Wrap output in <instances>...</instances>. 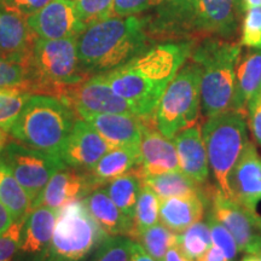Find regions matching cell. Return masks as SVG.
I'll return each instance as SVG.
<instances>
[{
  "instance_id": "1",
  "label": "cell",
  "mask_w": 261,
  "mask_h": 261,
  "mask_svg": "<svg viewBox=\"0 0 261 261\" xmlns=\"http://www.w3.org/2000/svg\"><path fill=\"white\" fill-rule=\"evenodd\" d=\"M192 50L191 42L159 44L102 74L114 92L137 107L140 115L152 116L163 92Z\"/></svg>"
},
{
  "instance_id": "2",
  "label": "cell",
  "mask_w": 261,
  "mask_h": 261,
  "mask_svg": "<svg viewBox=\"0 0 261 261\" xmlns=\"http://www.w3.org/2000/svg\"><path fill=\"white\" fill-rule=\"evenodd\" d=\"M148 44L146 22L138 15L100 19L86 27L76 39L81 68L89 75L121 67L144 52Z\"/></svg>"
},
{
  "instance_id": "3",
  "label": "cell",
  "mask_w": 261,
  "mask_h": 261,
  "mask_svg": "<svg viewBox=\"0 0 261 261\" xmlns=\"http://www.w3.org/2000/svg\"><path fill=\"white\" fill-rule=\"evenodd\" d=\"M75 115L74 110L60 98L32 94L10 135L22 144L60 156L76 121Z\"/></svg>"
},
{
  "instance_id": "4",
  "label": "cell",
  "mask_w": 261,
  "mask_h": 261,
  "mask_svg": "<svg viewBox=\"0 0 261 261\" xmlns=\"http://www.w3.org/2000/svg\"><path fill=\"white\" fill-rule=\"evenodd\" d=\"M190 58L201 67V110L203 115L208 119L230 110L241 45L210 39L192 50Z\"/></svg>"
},
{
  "instance_id": "5",
  "label": "cell",
  "mask_w": 261,
  "mask_h": 261,
  "mask_svg": "<svg viewBox=\"0 0 261 261\" xmlns=\"http://www.w3.org/2000/svg\"><path fill=\"white\" fill-rule=\"evenodd\" d=\"M76 39L37 38L27 65L29 93L38 92L58 98L67 87L91 76L81 68Z\"/></svg>"
},
{
  "instance_id": "6",
  "label": "cell",
  "mask_w": 261,
  "mask_h": 261,
  "mask_svg": "<svg viewBox=\"0 0 261 261\" xmlns=\"http://www.w3.org/2000/svg\"><path fill=\"white\" fill-rule=\"evenodd\" d=\"M201 67L190 61L179 69L154 113L155 125L173 139L181 130L197 125L201 113Z\"/></svg>"
},
{
  "instance_id": "7",
  "label": "cell",
  "mask_w": 261,
  "mask_h": 261,
  "mask_svg": "<svg viewBox=\"0 0 261 261\" xmlns=\"http://www.w3.org/2000/svg\"><path fill=\"white\" fill-rule=\"evenodd\" d=\"M246 115L236 110H227L208 117L202 127L210 169L218 188L230 197L227 179L248 142Z\"/></svg>"
},
{
  "instance_id": "8",
  "label": "cell",
  "mask_w": 261,
  "mask_h": 261,
  "mask_svg": "<svg viewBox=\"0 0 261 261\" xmlns=\"http://www.w3.org/2000/svg\"><path fill=\"white\" fill-rule=\"evenodd\" d=\"M107 234L94 223L83 201L57 212L54 234L42 261H86Z\"/></svg>"
},
{
  "instance_id": "9",
  "label": "cell",
  "mask_w": 261,
  "mask_h": 261,
  "mask_svg": "<svg viewBox=\"0 0 261 261\" xmlns=\"http://www.w3.org/2000/svg\"><path fill=\"white\" fill-rule=\"evenodd\" d=\"M0 161L17 179L32 203L41 194L52 175L67 167L60 156L16 142L4 145L0 151Z\"/></svg>"
},
{
  "instance_id": "10",
  "label": "cell",
  "mask_w": 261,
  "mask_h": 261,
  "mask_svg": "<svg viewBox=\"0 0 261 261\" xmlns=\"http://www.w3.org/2000/svg\"><path fill=\"white\" fill-rule=\"evenodd\" d=\"M58 98L79 116L90 113L142 116L137 107L114 92L102 73L91 75L81 83L67 87Z\"/></svg>"
},
{
  "instance_id": "11",
  "label": "cell",
  "mask_w": 261,
  "mask_h": 261,
  "mask_svg": "<svg viewBox=\"0 0 261 261\" xmlns=\"http://www.w3.org/2000/svg\"><path fill=\"white\" fill-rule=\"evenodd\" d=\"M211 200L212 213L232 234L238 250L257 255L261 252V215L225 196L219 188L212 192Z\"/></svg>"
},
{
  "instance_id": "12",
  "label": "cell",
  "mask_w": 261,
  "mask_h": 261,
  "mask_svg": "<svg viewBox=\"0 0 261 261\" xmlns=\"http://www.w3.org/2000/svg\"><path fill=\"white\" fill-rule=\"evenodd\" d=\"M132 171L138 175L140 180L151 175L180 171L174 142L156 128L154 115L144 119L140 142V160Z\"/></svg>"
},
{
  "instance_id": "13",
  "label": "cell",
  "mask_w": 261,
  "mask_h": 261,
  "mask_svg": "<svg viewBox=\"0 0 261 261\" xmlns=\"http://www.w3.org/2000/svg\"><path fill=\"white\" fill-rule=\"evenodd\" d=\"M112 146L94 127L85 120H76L60 152L67 167L80 172L92 171Z\"/></svg>"
},
{
  "instance_id": "14",
  "label": "cell",
  "mask_w": 261,
  "mask_h": 261,
  "mask_svg": "<svg viewBox=\"0 0 261 261\" xmlns=\"http://www.w3.org/2000/svg\"><path fill=\"white\" fill-rule=\"evenodd\" d=\"M27 22L38 38L46 40L77 38L86 29L71 0H52Z\"/></svg>"
},
{
  "instance_id": "15",
  "label": "cell",
  "mask_w": 261,
  "mask_h": 261,
  "mask_svg": "<svg viewBox=\"0 0 261 261\" xmlns=\"http://www.w3.org/2000/svg\"><path fill=\"white\" fill-rule=\"evenodd\" d=\"M227 184L230 198L256 211L261 201V156L250 140L231 169Z\"/></svg>"
},
{
  "instance_id": "16",
  "label": "cell",
  "mask_w": 261,
  "mask_h": 261,
  "mask_svg": "<svg viewBox=\"0 0 261 261\" xmlns=\"http://www.w3.org/2000/svg\"><path fill=\"white\" fill-rule=\"evenodd\" d=\"M94 190L86 172L64 167L52 175L50 180L32 203V208L44 205L58 212L71 202L80 201Z\"/></svg>"
},
{
  "instance_id": "17",
  "label": "cell",
  "mask_w": 261,
  "mask_h": 261,
  "mask_svg": "<svg viewBox=\"0 0 261 261\" xmlns=\"http://www.w3.org/2000/svg\"><path fill=\"white\" fill-rule=\"evenodd\" d=\"M145 117L127 114L90 113L80 115V119L91 123L99 132L112 149L140 146Z\"/></svg>"
},
{
  "instance_id": "18",
  "label": "cell",
  "mask_w": 261,
  "mask_h": 261,
  "mask_svg": "<svg viewBox=\"0 0 261 261\" xmlns=\"http://www.w3.org/2000/svg\"><path fill=\"white\" fill-rule=\"evenodd\" d=\"M57 212L44 205L32 208L23 221L19 252L29 261H42L50 246Z\"/></svg>"
},
{
  "instance_id": "19",
  "label": "cell",
  "mask_w": 261,
  "mask_h": 261,
  "mask_svg": "<svg viewBox=\"0 0 261 261\" xmlns=\"http://www.w3.org/2000/svg\"><path fill=\"white\" fill-rule=\"evenodd\" d=\"M37 38L27 19L0 9V57L28 65Z\"/></svg>"
},
{
  "instance_id": "20",
  "label": "cell",
  "mask_w": 261,
  "mask_h": 261,
  "mask_svg": "<svg viewBox=\"0 0 261 261\" xmlns=\"http://www.w3.org/2000/svg\"><path fill=\"white\" fill-rule=\"evenodd\" d=\"M238 0H196L194 28L203 34L228 38L237 27Z\"/></svg>"
},
{
  "instance_id": "21",
  "label": "cell",
  "mask_w": 261,
  "mask_h": 261,
  "mask_svg": "<svg viewBox=\"0 0 261 261\" xmlns=\"http://www.w3.org/2000/svg\"><path fill=\"white\" fill-rule=\"evenodd\" d=\"M261 94V50L247 52L236 68V83L231 109L248 116Z\"/></svg>"
},
{
  "instance_id": "22",
  "label": "cell",
  "mask_w": 261,
  "mask_h": 261,
  "mask_svg": "<svg viewBox=\"0 0 261 261\" xmlns=\"http://www.w3.org/2000/svg\"><path fill=\"white\" fill-rule=\"evenodd\" d=\"M177 149L179 168L198 184H203L210 177V162L202 137L201 126L195 125L179 132L173 138Z\"/></svg>"
},
{
  "instance_id": "23",
  "label": "cell",
  "mask_w": 261,
  "mask_h": 261,
  "mask_svg": "<svg viewBox=\"0 0 261 261\" xmlns=\"http://www.w3.org/2000/svg\"><path fill=\"white\" fill-rule=\"evenodd\" d=\"M85 207L107 236H135V221L117 208L104 188H97L83 200Z\"/></svg>"
},
{
  "instance_id": "24",
  "label": "cell",
  "mask_w": 261,
  "mask_h": 261,
  "mask_svg": "<svg viewBox=\"0 0 261 261\" xmlns=\"http://www.w3.org/2000/svg\"><path fill=\"white\" fill-rule=\"evenodd\" d=\"M204 215V197L184 196L161 201L160 221L174 233H180Z\"/></svg>"
},
{
  "instance_id": "25",
  "label": "cell",
  "mask_w": 261,
  "mask_h": 261,
  "mask_svg": "<svg viewBox=\"0 0 261 261\" xmlns=\"http://www.w3.org/2000/svg\"><path fill=\"white\" fill-rule=\"evenodd\" d=\"M139 160L140 146L114 148L98 161L92 171L87 172V175L93 189H97L132 171Z\"/></svg>"
},
{
  "instance_id": "26",
  "label": "cell",
  "mask_w": 261,
  "mask_h": 261,
  "mask_svg": "<svg viewBox=\"0 0 261 261\" xmlns=\"http://www.w3.org/2000/svg\"><path fill=\"white\" fill-rule=\"evenodd\" d=\"M140 181L143 185L151 189L158 195L160 201L172 197H184V196H200L205 198L204 192L201 188L202 184H198L181 171L151 175L142 179Z\"/></svg>"
},
{
  "instance_id": "27",
  "label": "cell",
  "mask_w": 261,
  "mask_h": 261,
  "mask_svg": "<svg viewBox=\"0 0 261 261\" xmlns=\"http://www.w3.org/2000/svg\"><path fill=\"white\" fill-rule=\"evenodd\" d=\"M0 202L8 208L15 223L24 221L32 211V200L11 171L0 161Z\"/></svg>"
},
{
  "instance_id": "28",
  "label": "cell",
  "mask_w": 261,
  "mask_h": 261,
  "mask_svg": "<svg viewBox=\"0 0 261 261\" xmlns=\"http://www.w3.org/2000/svg\"><path fill=\"white\" fill-rule=\"evenodd\" d=\"M140 188H142V181L135 172L130 171L107 182L104 190L117 205V208L135 221V211Z\"/></svg>"
},
{
  "instance_id": "29",
  "label": "cell",
  "mask_w": 261,
  "mask_h": 261,
  "mask_svg": "<svg viewBox=\"0 0 261 261\" xmlns=\"http://www.w3.org/2000/svg\"><path fill=\"white\" fill-rule=\"evenodd\" d=\"M175 244L191 260L201 261L208 248L213 244L207 221H197L182 232L177 233Z\"/></svg>"
},
{
  "instance_id": "30",
  "label": "cell",
  "mask_w": 261,
  "mask_h": 261,
  "mask_svg": "<svg viewBox=\"0 0 261 261\" xmlns=\"http://www.w3.org/2000/svg\"><path fill=\"white\" fill-rule=\"evenodd\" d=\"M139 243L156 261L165 260L169 247L175 243L177 233L166 227L162 223H158L136 234Z\"/></svg>"
},
{
  "instance_id": "31",
  "label": "cell",
  "mask_w": 261,
  "mask_h": 261,
  "mask_svg": "<svg viewBox=\"0 0 261 261\" xmlns=\"http://www.w3.org/2000/svg\"><path fill=\"white\" fill-rule=\"evenodd\" d=\"M32 94L17 89L0 90V129L10 132Z\"/></svg>"
},
{
  "instance_id": "32",
  "label": "cell",
  "mask_w": 261,
  "mask_h": 261,
  "mask_svg": "<svg viewBox=\"0 0 261 261\" xmlns=\"http://www.w3.org/2000/svg\"><path fill=\"white\" fill-rule=\"evenodd\" d=\"M160 205H161V201L158 195L146 185L142 184L135 211L136 234L159 223Z\"/></svg>"
},
{
  "instance_id": "33",
  "label": "cell",
  "mask_w": 261,
  "mask_h": 261,
  "mask_svg": "<svg viewBox=\"0 0 261 261\" xmlns=\"http://www.w3.org/2000/svg\"><path fill=\"white\" fill-rule=\"evenodd\" d=\"M133 243L128 236L104 237L90 261H130Z\"/></svg>"
},
{
  "instance_id": "34",
  "label": "cell",
  "mask_w": 261,
  "mask_h": 261,
  "mask_svg": "<svg viewBox=\"0 0 261 261\" xmlns=\"http://www.w3.org/2000/svg\"><path fill=\"white\" fill-rule=\"evenodd\" d=\"M207 224L210 227L212 243L220 248L228 261H234L240 250H238L236 241L230 231L215 218L212 211L208 212L207 214Z\"/></svg>"
},
{
  "instance_id": "35",
  "label": "cell",
  "mask_w": 261,
  "mask_h": 261,
  "mask_svg": "<svg viewBox=\"0 0 261 261\" xmlns=\"http://www.w3.org/2000/svg\"><path fill=\"white\" fill-rule=\"evenodd\" d=\"M28 68L25 64L0 57V90L17 89L27 91ZM28 92V91H27Z\"/></svg>"
},
{
  "instance_id": "36",
  "label": "cell",
  "mask_w": 261,
  "mask_h": 261,
  "mask_svg": "<svg viewBox=\"0 0 261 261\" xmlns=\"http://www.w3.org/2000/svg\"><path fill=\"white\" fill-rule=\"evenodd\" d=\"M75 5L77 15L86 27L113 16L114 0H75Z\"/></svg>"
},
{
  "instance_id": "37",
  "label": "cell",
  "mask_w": 261,
  "mask_h": 261,
  "mask_svg": "<svg viewBox=\"0 0 261 261\" xmlns=\"http://www.w3.org/2000/svg\"><path fill=\"white\" fill-rule=\"evenodd\" d=\"M240 45L252 50H261V8L246 11Z\"/></svg>"
},
{
  "instance_id": "38",
  "label": "cell",
  "mask_w": 261,
  "mask_h": 261,
  "mask_svg": "<svg viewBox=\"0 0 261 261\" xmlns=\"http://www.w3.org/2000/svg\"><path fill=\"white\" fill-rule=\"evenodd\" d=\"M51 2L52 0H0V9L28 19Z\"/></svg>"
},
{
  "instance_id": "39",
  "label": "cell",
  "mask_w": 261,
  "mask_h": 261,
  "mask_svg": "<svg viewBox=\"0 0 261 261\" xmlns=\"http://www.w3.org/2000/svg\"><path fill=\"white\" fill-rule=\"evenodd\" d=\"M22 223H14L6 232L0 234V261H12L21 244Z\"/></svg>"
},
{
  "instance_id": "40",
  "label": "cell",
  "mask_w": 261,
  "mask_h": 261,
  "mask_svg": "<svg viewBox=\"0 0 261 261\" xmlns=\"http://www.w3.org/2000/svg\"><path fill=\"white\" fill-rule=\"evenodd\" d=\"M162 4L163 0H114L113 16L128 17L139 15L145 10Z\"/></svg>"
},
{
  "instance_id": "41",
  "label": "cell",
  "mask_w": 261,
  "mask_h": 261,
  "mask_svg": "<svg viewBox=\"0 0 261 261\" xmlns=\"http://www.w3.org/2000/svg\"><path fill=\"white\" fill-rule=\"evenodd\" d=\"M249 120V127L252 130L254 140L261 146V104L257 103L253 112L247 116Z\"/></svg>"
},
{
  "instance_id": "42",
  "label": "cell",
  "mask_w": 261,
  "mask_h": 261,
  "mask_svg": "<svg viewBox=\"0 0 261 261\" xmlns=\"http://www.w3.org/2000/svg\"><path fill=\"white\" fill-rule=\"evenodd\" d=\"M14 223L15 220L14 218H12L11 213H10L8 208L0 202V234L6 232V231L12 226V224Z\"/></svg>"
},
{
  "instance_id": "43",
  "label": "cell",
  "mask_w": 261,
  "mask_h": 261,
  "mask_svg": "<svg viewBox=\"0 0 261 261\" xmlns=\"http://www.w3.org/2000/svg\"><path fill=\"white\" fill-rule=\"evenodd\" d=\"M130 261H156L154 257L150 256L148 252L142 247L139 242H135L132 247V255Z\"/></svg>"
},
{
  "instance_id": "44",
  "label": "cell",
  "mask_w": 261,
  "mask_h": 261,
  "mask_svg": "<svg viewBox=\"0 0 261 261\" xmlns=\"http://www.w3.org/2000/svg\"><path fill=\"white\" fill-rule=\"evenodd\" d=\"M163 261H194L191 260L190 257H188L184 253L179 249L177 244H173V246L169 247V249L166 253L165 260Z\"/></svg>"
},
{
  "instance_id": "45",
  "label": "cell",
  "mask_w": 261,
  "mask_h": 261,
  "mask_svg": "<svg viewBox=\"0 0 261 261\" xmlns=\"http://www.w3.org/2000/svg\"><path fill=\"white\" fill-rule=\"evenodd\" d=\"M201 261H228L226 259V256L224 255V253L221 252L220 248H218L214 244L208 248V250L205 252V254L202 257Z\"/></svg>"
},
{
  "instance_id": "46",
  "label": "cell",
  "mask_w": 261,
  "mask_h": 261,
  "mask_svg": "<svg viewBox=\"0 0 261 261\" xmlns=\"http://www.w3.org/2000/svg\"><path fill=\"white\" fill-rule=\"evenodd\" d=\"M163 3H169L174 9L182 10L184 12L191 11L194 14L196 0H163Z\"/></svg>"
},
{
  "instance_id": "47",
  "label": "cell",
  "mask_w": 261,
  "mask_h": 261,
  "mask_svg": "<svg viewBox=\"0 0 261 261\" xmlns=\"http://www.w3.org/2000/svg\"><path fill=\"white\" fill-rule=\"evenodd\" d=\"M242 2V8L244 11H248L250 9L261 8V0H241Z\"/></svg>"
},
{
  "instance_id": "48",
  "label": "cell",
  "mask_w": 261,
  "mask_h": 261,
  "mask_svg": "<svg viewBox=\"0 0 261 261\" xmlns=\"http://www.w3.org/2000/svg\"><path fill=\"white\" fill-rule=\"evenodd\" d=\"M6 139H8V135H6V132H4L3 129H0V151H2V149L4 148V145L6 144Z\"/></svg>"
},
{
  "instance_id": "49",
  "label": "cell",
  "mask_w": 261,
  "mask_h": 261,
  "mask_svg": "<svg viewBox=\"0 0 261 261\" xmlns=\"http://www.w3.org/2000/svg\"><path fill=\"white\" fill-rule=\"evenodd\" d=\"M241 261H261V259L257 255H252V254H248L246 257H243Z\"/></svg>"
},
{
  "instance_id": "50",
  "label": "cell",
  "mask_w": 261,
  "mask_h": 261,
  "mask_svg": "<svg viewBox=\"0 0 261 261\" xmlns=\"http://www.w3.org/2000/svg\"><path fill=\"white\" fill-rule=\"evenodd\" d=\"M259 104H261V94H260V98H259V102H257Z\"/></svg>"
},
{
  "instance_id": "51",
  "label": "cell",
  "mask_w": 261,
  "mask_h": 261,
  "mask_svg": "<svg viewBox=\"0 0 261 261\" xmlns=\"http://www.w3.org/2000/svg\"><path fill=\"white\" fill-rule=\"evenodd\" d=\"M71 2H75V0H71Z\"/></svg>"
}]
</instances>
